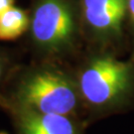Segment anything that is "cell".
Wrapping results in <instances>:
<instances>
[{
	"label": "cell",
	"instance_id": "cell-10",
	"mask_svg": "<svg viewBox=\"0 0 134 134\" xmlns=\"http://www.w3.org/2000/svg\"><path fill=\"white\" fill-rule=\"evenodd\" d=\"M0 134H9V132H7L6 130H0Z\"/></svg>",
	"mask_w": 134,
	"mask_h": 134
},
{
	"label": "cell",
	"instance_id": "cell-3",
	"mask_svg": "<svg viewBox=\"0 0 134 134\" xmlns=\"http://www.w3.org/2000/svg\"><path fill=\"white\" fill-rule=\"evenodd\" d=\"M86 115L102 117L123 108L134 88V61L93 49L72 68Z\"/></svg>",
	"mask_w": 134,
	"mask_h": 134
},
{
	"label": "cell",
	"instance_id": "cell-5",
	"mask_svg": "<svg viewBox=\"0 0 134 134\" xmlns=\"http://www.w3.org/2000/svg\"><path fill=\"white\" fill-rule=\"evenodd\" d=\"M15 134H83L86 121L64 114L41 113L30 110H9Z\"/></svg>",
	"mask_w": 134,
	"mask_h": 134
},
{
	"label": "cell",
	"instance_id": "cell-8",
	"mask_svg": "<svg viewBox=\"0 0 134 134\" xmlns=\"http://www.w3.org/2000/svg\"><path fill=\"white\" fill-rule=\"evenodd\" d=\"M127 19L134 29V0H127Z\"/></svg>",
	"mask_w": 134,
	"mask_h": 134
},
{
	"label": "cell",
	"instance_id": "cell-4",
	"mask_svg": "<svg viewBox=\"0 0 134 134\" xmlns=\"http://www.w3.org/2000/svg\"><path fill=\"white\" fill-rule=\"evenodd\" d=\"M80 7L85 40L101 50L119 43L127 19V0H80Z\"/></svg>",
	"mask_w": 134,
	"mask_h": 134
},
{
	"label": "cell",
	"instance_id": "cell-9",
	"mask_svg": "<svg viewBox=\"0 0 134 134\" xmlns=\"http://www.w3.org/2000/svg\"><path fill=\"white\" fill-rule=\"evenodd\" d=\"M16 0H0V15L4 13L10 7L14 6Z\"/></svg>",
	"mask_w": 134,
	"mask_h": 134
},
{
	"label": "cell",
	"instance_id": "cell-7",
	"mask_svg": "<svg viewBox=\"0 0 134 134\" xmlns=\"http://www.w3.org/2000/svg\"><path fill=\"white\" fill-rule=\"evenodd\" d=\"M20 63L22 62L16 51L0 46V96L10 76Z\"/></svg>",
	"mask_w": 134,
	"mask_h": 134
},
{
	"label": "cell",
	"instance_id": "cell-1",
	"mask_svg": "<svg viewBox=\"0 0 134 134\" xmlns=\"http://www.w3.org/2000/svg\"><path fill=\"white\" fill-rule=\"evenodd\" d=\"M0 110H30L82 119L86 115L71 65L32 59L20 63L10 76L0 96Z\"/></svg>",
	"mask_w": 134,
	"mask_h": 134
},
{
	"label": "cell",
	"instance_id": "cell-6",
	"mask_svg": "<svg viewBox=\"0 0 134 134\" xmlns=\"http://www.w3.org/2000/svg\"><path fill=\"white\" fill-rule=\"evenodd\" d=\"M30 24L28 9L12 6L0 15V42H11L24 37Z\"/></svg>",
	"mask_w": 134,
	"mask_h": 134
},
{
	"label": "cell",
	"instance_id": "cell-2",
	"mask_svg": "<svg viewBox=\"0 0 134 134\" xmlns=\"http://www.w3.org/2000/svg\"><path fill=\"white\" fill-rule=\"evenodd\" d=\"M25 48L32 60L70 64L83 39L80 0H31Z\"/></svg>",
	"mask_w": 134,
	"mask_h": 134
}]
</instances>
